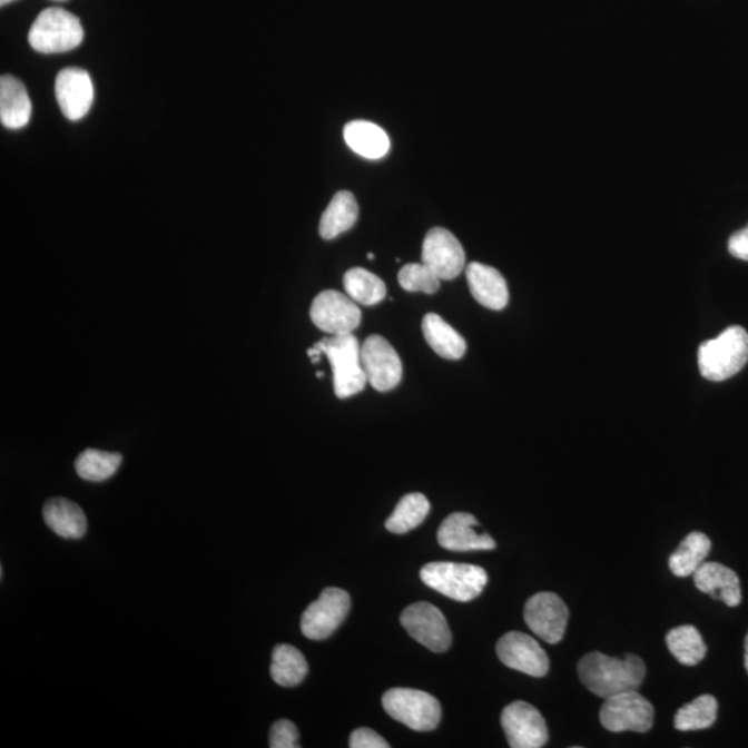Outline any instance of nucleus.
Masks as SVG:
<instances>
[{
	"label": "nucleus",
	"instance_id": "obj_1",
	"mask_svg": "<svg viewBox=\"0 0 748 748\" xmlns=\"http://www.w3.org/2000/svg\"><path fill=\"white\" fill-rule=\"evenodd\" d=\"M577 670L583 686L603 699L622 691L638 690L646 677L643 660L633 654L617 659L593 651L582 657Z\"/></svg>",
	"mask_w": 748,
	"mask_h": 748
},
{
	"label": "nucleus",
	"instance_id": "obj_2",
	"mask_svg": "<svg viewBox=\"0 0 748 748\" xmlns=\"http://www.w3.org/2000/svg\"><path fill=\"white\" fill-rule=\"evenodd\" d=\"M322 354L331 361L337 398H350L365 390L367 378L361 364V345L353 333L337 334L316 343L308 350L312 364H319Z\"/></svg>",
	"mask_w": 748,
	"mask_h": 748
},
{
	"label": "nucleus",
	"instance_id": "obj_3",
	"mask_svg": "<svg viewBox=\"0 0 748 748\" xmlns=\"http://www.w3.org/2000/svg\"><path fill=\"white\" fill-rule=\"evenodd\" d=\"M748 362V333L732 326L718 337L702 343L699 350L701 376L710 382H725L738 374Z\"/></svg>",
	"mask_w": 748,
	"mask_h": 748
},
{
	"label": "nucleus",
	"instance_id": "obj_4",
	"mask_svg": "<svg viewBox=\"0 0 748 748\" xmlns=\"http://www.w3.org/2000/svg\"><path fill=\"white\" fill-rule=\"evenodd\" d=\"M83 36V27L76 14L65 9L49 8L33 21L28 42L38 53H66L77 49Z\"/></svg>",
	"mask_w": 748,
	"mask_h": 748
},
{
	"label": "nucleus",
	"instance_id": "obj_5",
	"mask_svg": "<svg viewBox=\"0 0 748 748\" xmlns=\"http://www.w3.org/2000/svg\"><path fill=\"white\" fill-rule=\"evenodd\" d=\"M421 578L429 588L456 602L479 598L489 583V574L483 567L446 561L424 565Z\"/></svg>",
	"mask_w": 748,
	"mask_h": 748
},
{
	"label": "nucleus",
	"instance_id": "obj_6",
	"mask_svg": "<svg viewBox=\"0 0 748 748\" xmlns=\"http://www.w3.org/2000/svg\"><path fill=\"white\" fill-rule=\"evenodd\" d=\"M382 702L391 718L416 732H429L440 725V701L426 691L406 688L390 689L385 691Z\"/></svg>",
	"mask_w": 748,
	"mask_h": 748
},
{
	"label": "nucleus",
	"instance_id": "obj_7",
	"mask_svg": "<svg viewBox=\"0 0 748 748\" xmlns=\"http://www.w3.org/2000/svg\"><path fill=\"white\" fill-rule=\"evenodd\" d=\"M600 722L609 732L646 734L653 728L654 708L638 690L608 697L600 708Z\"/></svg>",
	"mask_w": 748,
	"mask_h": 748
},
{
	"label": "nucleus",
	"instance_id": "obj_8",
	"mask_svg": "<svg viewBox=\"0 0 748 748\" xmlns=\"http://www.w3.org/2000/svg\"><path fill=\"white\" fill-rule=\"evenodd\" d=\"M351 608L350 594L339 588H326L302 617V631L311 640H325L342 626Z\"/></svg>",
	"mask_w": 748,
	"mask_h": 748
},
{
	"label": "nucleus",
	"instance_id": "obj_9",
	"mask_svg": "<svg viewBox=\"0 0 748 748\" xmlns=\"http://www.w3.org/2000/svg\"><path fill=\"white\" fill-rule=\"evenodd\" d=\"M309 316L319 331L333 336L353 333L362 322L361 308L354 299L336 291L317 294L311 305Z\"/></svg>",
	"mask_w": 748,
	"mask_h": 748
},
{
	"label": "nucleus",
	"instance_id": "obj_10",
	"mask_svg": "<svg viewBox=\"0 0 748 748\" xmlns=\"http://www.w3.org/2000/svg\"><path fill=\"white\" fill-rule=\"evenodd\" d=\"M361 364L364 367L367 383L380 393L394 390L401 383L400 355L393 345L378 334H373L362 344Z\"/></svg>",
	"mask_w": 748,
	"mask_h": 748
},
{
	"label": "nucleus",
	"instance_id": "obj_11",
	"mask_svg": "<svg viewBox=\"0 0 748 748\" xmlns=\"http://www.w3.org/2000/svg\"><path fill=\"white\" fill-rule=\"evenodd\" d=\"M401 623L413 639L434 653H444L450 649L451 629L445 616L435 606L426 602L410 606L402 613Z\"/></svg>",
	"mask_w": 748,
	"mask_h": 748
},
{
	"label": "nucleus",
	"instance_id": "obj_12",
	"mask_svg": "<svg viewBox=\"0 0 748 748\" xmlns=\"http://www.w3.org/2000/svg\"><path fill=\"white\" fill-rule=\"evenodd\" d=\"M501 724L510 747L541 748L548 744L549 732L545 719L529 702L514 701L504 707Z\"/></svg>",
	"mask_w": 748,
	"mask_h": 748
},
{
	"label": "nucleus",
	"instance_id": "obj_13",
	"mask_svg": "<svg viewBox=\"0 0 748 748\" xmlns=\"http://www.w3.org/2000/svg\"><path fill=\"white\" fill-rule=\"evenodd\" d=\"M524 620L538 638L557 644L564 637L569 609L557 593L541 592L525 603Z\"/></svg>",
	"mask_w": 748,
	"mask_h": 748
},
{
	"label": "nucleus",
	"instance_id": "obj_14",
	"mask_svg": "<svg viewBox=\"0 0 748 748\" xmlns=\"http://www.w3.org/2000/svg\"><path fill=\"white\" fill-rule=\"evenodd\" d=\"M496 653L504 666L534 678L545 677L551 666L542 646L523 632L503 634L496 644Z\"/></svg>",
	"mask_w": 748,
	"mask_h": 748
},
{
	"label": "nucleus",
	"instance_id": "obj_15",
	"mask_svg": "<svg viewBox=\"0 0 748 748\" xmlns=\"http://www.w3.org/2000/svg\"><path fill=\"white\" fill-rule=\"evenodd\" d=\"M422 263L441 280H453L462 274L466 254L461 242L450 230L433 228L423 242Z\"/></svg>",
	"mask_w": 748,
	"mask_h": 748
},
{
	"label": "nucleus",
	"instance_id": "obj_16",
	"mask_svg": "<svg viewBox=\"0 0 748 748\" xmlns=\"http://www.w3.org/2000/svg\"><path fill=\"white\" fill-rule=\"evenodd\" d=\"M55 94L60 110L68 120H82L94 105L92 78L82 68H65L56 78Z\"/></svg>",
	"mask_w": 748,
	"mask_h": 748
},
{
	"label": "nucleus",
	"instance_id": "obj_17",
	"mask_svg": "<svg viewBox=\"0 0 748 748\" xmlns=\"http://www.w3.org/2000/svg\"><path fill=\"white\" fill-rule=\"evenodd\" d=\"M479 521L473 514L452 513L442 521L439 543L452 552L492 551L496 542L489 534L478 530Z\"/></svg>",
	"mask_w": 748,
	"mask_h": 748
},
{
	"label": "nucleus",
	"instance_id": "obj_18",
	"mask_svg": "<svg viewBox=\"0 0 748 748\" xmlns=\"http://www.w3.org/2000/svg\"><path fill=\"white\" fill-rule=\"evenodd\" d=\"M695 585L700 592L721 600L728 608H738L741 603L739 575L729 567L719 563H702L696 570Z\"/></svg>",
	"mask_w": 748,
	"mask_h": 748
},
{
	"label": "nucleus",
	"instance_id": "obj_19",
	"mask_svg": "<svg viewBox=\"0 0 748 748\" xmlns=\"http://www.w3.org/2000/svg\"><path fill=\"white\" fill-rule=\"evenodd\" d=\"M466 277L470 293L475 302L492 311H502L509 304L508 283L492 266L472 263L468 266Z\"/></svg>",
	"mask_w": 748,
	"mask_h": 748
},
{
	"label": "nucleus",
	"instance_id": "obj_20",
	"mask_svg": "<svg viewBox=\"0 0 748 748\" xmlns=\"http://www.w3.org/2000/svg\"><path fill=\"white\" fill-rule=\"evenodd\" d=\"M43 519L49 529L65 540H81L87 534V515L70 499H49L43 506Z\"/></svg>",
	"mask_w": 748,
	"mask_h": 748
},
{
	"label": "nucleus",
	"instance_id": "obj_21",
	"mask_svg": "<svg viewBox=\"0 0 748 748\" xmlns=\"http://www.w3.org/2000/svg\"><path fill=\"white\" fill-rule=\"evenodd\" d=\"M32 105L26 85L13 76L0 78V121L9 129L24 128L31 120Z\"/></svg>",
	"mask_w": 748,
	"mask_h": 748
},
{
	"label": "nucleus",
	"instance_id": "obj_22",
	"mask_svg": "<svg viewBox=\"0 0 748 748\" xmlns=\"http://www.w3.org/2000/svg\"><path fill=\"white\" fill-rule=\"evenodd\" d=\"M422 331L424 338L436 355L447 361L462 360L468 345L455 328L442 319L440 315L427 314L423 317Z\"/></svg>",
	"mask_w": 748,
	"mask_h": 748
},
{
	"label": "nucleus",
	"instance_id": "obj_23",
	"mask_svg": "<svg viewBox=\"0 0 748 748\" xmlns=\"http://www.w3.org/2000/svg\"><path fill=\"white\" fill-rule=\"evenodd\" d=\"M360 207L353 193L343 190L336 193L323 213L319 224L322 239L333 240L350 230L358 219Z\"/></svg>",
	"mask_w": 748,
	"mask_h": 748
},
{
	"label": "nucleus",
	"instance_id": "obj_24",
	"mask_svg": "<svg viewBox=\"0 0 748 748\" xmlns=\"http://www.w3.org/2000/svg\"><path fill=\"white\" fill-rule=\"evenodd\" d=\"M344 139L351 150L370 160H378L390 150L387 134L373 122L353 121L345 125Z\"/></svg>",
	"mask_w": 748,
	"mask_h": 748
},
{
	"label": "nucleus",
	"instance_id": "obj_25",
	"mask_svg": "<svg viewBox=\"0 0 748 748\" xmlns=\"http://www.w3.org/2000/svg\"><path fill=\"white\" fill-rule=\"evenodd\" d=\"M308 673V662L297 648L291 644H277L272 653L270 676L283 688H294L302 683Z\"/></svg>",
	"mask_w": 748,
	"mask_h": 748
},
{
	"label": "nucleus",
	"instance_id": "obj_26",
	"mask_svg": "<svg viewBox=\"0 0 748 748\" xmlns=\"http://www.w3.org/2000/svg\"><path fill=\"white\" fill-rule=\"evenodd\" d=\"M711 552V541L702 532H690L670 558L673 575L686 578L693 575Z\"/></svg>",
	"mask_w": 748,
	"mask_h": 748
},
{
	"label": "nucleus",
	"instance_id": "obj_27",
	"mask_svg": "<svg viewBox=\"0 0 748 748\" xmlns=\"http://www.w3.org/2000/svg\"><path fill=\"white\" fill-rule=\"evenodd\" d=\"M344 288L356 304L373 307L387 296V287L377 275L364 268H353L344 275Z\"/></svg>",
	"mask_w": 748,
	"mask_h": 748
},
{
	"label": "nucleus",
	"instance_id": "obj_28",
	"mask_svg": "<svg viewBox=\"0 0 748 748\" xmlns=\"http://www.w3.org/2000/svg\"><path fill=\"white\" fill-rule=\"evenodd\" d=\"M666 640L671 654L682 666L693 667L705 660L707 646L705 640H702L699 629L693 626H681L671 629Z\"/></svg>",
	"mask_w": 748,
	"mask_h": 748
},
{
	"label": "nucleus",
	"instance_id": "obj_29",
	"mask_svg": "<svg viewBox=\"0 0 748 748\" xmlns=\"http://www.w3.org/2000/svg\"><path fill=\"white\" fill-rule=\"evenodd\" d=\"M430 513V502L423 494H407L401 499L398 504L385 521V529L393 534H406L426 520Z\"/></svg>",
	"mask_w": 748,
	"mask_h": 748
},
{
	"label": "nucleus",
	"instance_id": "obj_30",
	"mask_svg": "<svg viewBox=\"0 0 748 748\" xmlns=\"http://www.w3.org/2000/svg\"><path fill=\"white\" fill-rule=\"evenodd\" d=\"M717 716L718 701L716 697L702 695L690 701L689 705L679 708L676 718H673V727L681 732L708 729L716 724Z\"/></svg>",
	"mask_w": 748,
	"mask_h": 748
},
{
	"label": "nucleus",
	"instance_id": "obj_31",
	"mask_svg": "<svg viewBox=\"0 0 748 748\" xmlns=\"http://www.w3.org/2000/svg\"><path fill=\"white\" fill-rule=\"evenodd\" d=\"M122 463L121 453L87 450L77 457L76 470L79 478L101 483L112 478Z\"/></svg>",
	"mask_w": 748,
	"mask_h": 748
},
{
	"label": "nucleus",
	"instance_id": "obj_32",
	"mask_svg": "<svg viewBox=\"0 0 748 748\" xmlns=\"http://www.w3.org/2000/svg\"><path fill=\"white\" fill-rule=\"evenodd\" d=\"M398 282L410 293L435 294L440 291L441 279L427 265L407 264L400 270Z\"/></svg>",
	"mask_w": 748,
	"mask_h": 748
},
{
	"label": "nucleus",
	"instance_id": "obj_33",
	"mask_svg": "<svg viewBox=\"0 0 748 748\" xmlns=\"http://www.w3.org/2000/svg\"><path fill=\"white\" fill-rule=\"evenodd\" d=\"M298 729L288 719H279L272 725L269 734L270 748H298Z\"/></svg>",
	"mask_w": 748,
	"mask_h": 748
},
{
	"label": "nucleus",
	"instance_id": "obj_34",
	"mask_svg": "<svg viewBox=\"0 0 748 748\" xmlns=\"http://www.w3.org/2000/svg\"><path fill=\"white\" fill-rule=\"evenodd\" d=\"M351 748H388L390 745L382 736L370 728L354 730L350 738Z\"/></svg>",
	"mask_w": 748,
	"mask_h": 748
},
{
	"label": "nucleus",
	"instance_id": "obj_35",
	"mask_svg": "<svg viewBox=\"0 0 748 748\" xmlns=\"http://www.w3.org/2000/svg\"><path fill=\"white\" fill-rule=\"evenodd\" d=\"M729 253L735 258L747 260L748 263V234L745 229L736 232L729 239Z\"/></svg>",
	"mask_w": 748,
	"mask_h": 748
},
{
	"label": "nucleus",
	"instance_id": "obj_36",
	"mask_svg": "<svg viewBox=\"0 0 748 748\" xmlns=\"http://www.w3.org/2000/svg\"><path fill=\"white\" fill-rule=\"evenodd\" d=\"M745 666H746V670L748 672V633H747V637H746V640H745Z\"/></svg>",
	"mask_w": 748,
	"mask_h": 748
},
{
	"label": "nucleus",
	"instance_id": "obj_37",
	"mask_svg": "<svg viewBox=\"0 0 748 748\" xmlns=\"http://www.w3.org/2000/svg\"><path fill=\"white\" fill-rule=\"evenodd\" d=\"M11 2H14V0H0V4L2 6L9 4Z\"/></svg>",
	"mask_w": 748,
	"mask_h": 748
},
{
	"label": "nucleus",
	"instance_id": "obj_38",
	"mask_svg": "<svg viewBox=\"0 0 748 748\" xmlns=\"http://www.w3.org/2000/svg\"><path fill=\"white\" fill-rule=\"evenodd\" d=\"M367 258L374 259V254H372V253L367 254Z\"/></svg>",
	"mask_w": 748,
	"mask_h": 748
},
{
	"label": "nucleus",
	"instance_id": "obj_39",
	"mask_svg": "<svg viewBox=\"0 0 748 748\" xmlns=\"http://www.w3.org/2000/svg\"><path fill=\"white\" fill-rule=\"evenodd\" d=\"M316 377L322 378L323 377V372L316 373Z\"/></svg>",
	"mask_w": 748,
	"mask_h": 748
},
{
	"label": "nucleus",
	"instance_id": "obj_40",
	"mask_svg": "<svg viewBox=\"0 0 748 748\" xmlns=\"http://www.w3.org/2000/svg\"><path fill=\"white\" fill-rule=\"evenodd\" d=\"M745 230H746V232H747V234H748V225L746 226Z\"/></svg>",
	"mask_w": 748,
	"mask_h": 748
},
{
	"label": "nucleus",
	"instance_id": "obj_41",
	"mask_svg": "<svg viewBox=\"0 0 748 748\" xmlns=\"http://www.w3.org/2000/svg\"><path fill=\"white\" fill-rule=\"evenodd\" d=\"M58 2H62V0H58Z\"/></svg>",
	"mask_w": 748,
	"mask_h": 748
}]
</instances>
